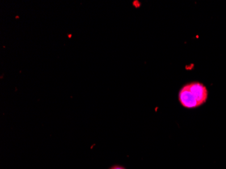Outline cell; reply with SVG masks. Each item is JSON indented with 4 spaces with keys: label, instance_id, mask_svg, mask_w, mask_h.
I'll return each mask as SVG.
<instances>
[{
    "label": "cell",
    "instance_id": "obj_1",
    "mask_svg": "<svg viewBox=\"0 0 226 169\" xmlns=\"http://www.w3.org/2000/svg\"><path fill=\"white\" fill-rule=\"evenodd\" d=\"M208 94L207 87L203 83L192 82L186 84L180 89L178 99L183 107L192 109L205 103Z\"/></svg>",
    "mask_w": 226,
    "mask_h": 169
},
{
    "label": "cell",
    "instance_id": "obj_2",
    "mask_svg": "<svg viewBox=\"0 0 226 169\" xmlns=\"http://www.w3.org/2000/svg\"><path fill=\"white\" fill-rule=\"evenodd\" d=\"M108 169H127L125 167L121 166V165H114Z\"/></svg>",
    "mask_w": 226,
    "mask_h": 169
}]
</instances>
